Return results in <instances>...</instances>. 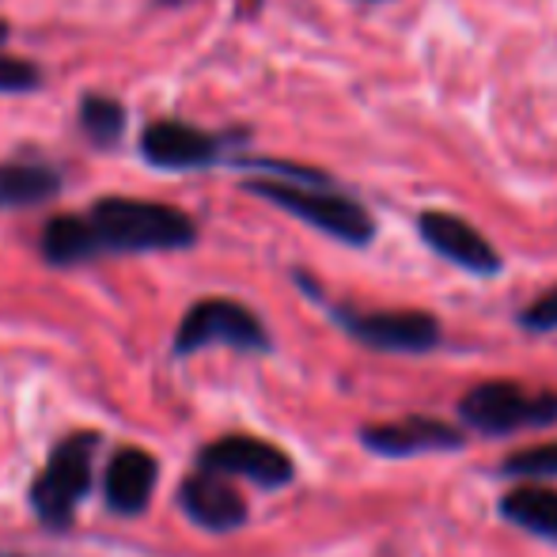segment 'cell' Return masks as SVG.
Masks as SVG:
<instances>
[{
	"mask_svg": "<svg viewBox=\"0 0 557 557\" xmlns=\"http://www.w3.org/2000/svg\"><path fill=\"white\" fill-rule=\"evenodd\" d=\"M38 250H42V262L53 265V270H73V265L103 258V243H99L88 213L50 216L42 224V235H38Z\"/></svg>",
	"mask_w": 557,
	"mask_h": 557,
	"instance_id": "obj_13",
	"label": "cell"
},
{
	"mask_svg": "<svg viewBox=\"0 0 557 557\" xmlns=\"http://www.w3.org/2000/svg\"><path fill=\"white\" fill-rule=\"evenodd\" d=\"M500 474L516 482H554L557 478V444H539L528 451H512L500 462Z\"/></svg>",
	"mask_w": 557,
	"mask_h": 557,
	"instance_id": "obj_17",
	"label": "cell"
},
{
	"mask_svg": "<svg viewBox=\"0 0 557 557\" xmlns=\"http://www.w3.org/2000/svg\"><path fill=\"white\" fill-rule=\"evenodd\" d=\"M160 4H183V0H160Z\"/></svg>",
	"mask_w": 557,
	"mask_h": 557,
	"instance_id": "obj_22",
	"label": "cell"
},
{
	"mask_svg": "<svg viewBox=\"0 0 557 557\" xmlns=\"http://www.w3.org/2000/svg\"><path fill=\"white\" fill-rule=\"evenodd\" d=\"M500 520L535 539L557 543V490L546 482H520L497 500Z\"/></svg>",
	"mask_w": 557,
	"mask_h": 557,
	"instance_id": "obj_14",
	"label": "cell"
},
{
	"mask_svg": "<svg viewBox=\"0 0 557 557\" xmlns=\"http://www.w3.org/2000/svg\"><path fill=\"white\" fill-rule=\"evenodd\" d=\"M364 4H380V0H364Z\"/></svg>",
	"mask_w": 557,
	"mask_h": 557,
	"instance_id": "obj_23",
	"label": "cell"
},
{
	"mask_svg": "<svg viewBox=\"0 0 557 557\" xmlns=\"http://www.w3.org/2000/svg\"><path fill=\"white\" fill-rule=\"evenodd\" d=\"M103 444L99 433H73L65 436L35 474L27 490V505L46 531H69L76 520V508L91 493L96 482V451Z\"/></svg>",
	"mask_w": 557,
	"mask_h": 557,
	"instance_id": "obj_2",
	"label": "cell"
},
{
	"mask_svg": "<svg viewBox=\"0 0 557 557\" xmlns=\"http://www.w3.org/2000/svg\"><path fill=\"white\" fill-rule=\"evenodd\" d=\"M61 194V171L53 163L12 160L0 163V209H38Z\"/></svg>",
	"mask_w": 557,
	"mask_h": 557,
	"instance_id": "obj_15",
	"label": "cell"
},
{
	"mask_svg": "<svg viewBox=\"0 0 557 557\" xmlns=\"http://www.w3.org/2000/svg\"><path fill=\"white\" fill-rule=\"evenodd\" d=\"M459 421L482 436L557 425V391H528L512 380H485L459 398Z\"/></svg>",
	"mask_w": 557,
	"mask_h": 557,
	"instance_id": "obj_4",
	"label": "cell"
},
{
	"mask_svg": "<svg viewBox=\"0 0 557 557\" xmlns=\"http://www.w3.org/2000/svg\"><path fill=\"white\" fill-rule=\"evenodd\" d=\"M76 125L88 137L91 148L99 152H111V148L122 145L125 125H129V111L117 96H107V91H84L81 103H76Z\"/></svg>",
	"mask_w": 557,
	"mask_h": 557,
	"instance_id": "obj_16",
	"label": "cell"
},
{
	"mask_svg": "<svg viewBox=\"0 0 557 557\" xmlns=\"http://www.w3.org/2000/svg\"><path fill=\"white\" fill-rule=\"evenodd\" d=\"M243 190L270 206L285 209L288 216L311 224L315 232L331 235L345 247H368L375 239V221L357 198L334 190V186H304L285 183V178H247Z\"/></svg>",
	"mask_w": 557,
	"mask_h": 557,
	"instance_id": "obj_3",
	"label": "cell"
},
{
	"mask_svg": "<svg viewBox=\"0 0 557 557\" xmlns=\"http://www.w3.org/2000/svg\"><path fill=\"white\" fill-rule=\"evenodd\" d=\"M516 323H520L528 334H550V331H557V288L543 293L535 304H528V308L520 311V319H516Z\"/></svg>",
	"mask_w": 557,
	"mask_h": 557,
	"instance_id": "obj_19",
	"label": "cell"
},
{
	"mask_svg": "<svg viewBox=\"0 0 557 557\" xmlns=\"http://www.w3.org/2000/svg\"><path fill=\"white\" fill-rule=\"evenodd\" d=\"M178 508H183V516L194 528L209 531V535H232V531H239L250 520L247 500L227 482V474H216V470L206 467H198L194 474L183 478Z\"/></svg>",
	"mask_w": 557,
	"mask_h": 557,
	"instance_id": "obj_10",
	"label": "cell"
},
{
	"mask_svg": "<svg viewBox=\"0 0 557 557\" xmlns=\"http://www.w3.org/2000/svg\"><path fill=\"white\" fill-rule=\"evenodd\" d=\"M156 485H160V462H156L152 451L145 447H117L107 462L103 474V505L111 508L114 516H140L156 497Z\"/></svg>",
	"mask_w": 557,
	"mask_h": 557,
	"instance_id": "obj_12",
	"label": "cell"
},
{
	"mask_svg": "<svg viewBox=\"0 0 557 557\" xmlns=\"http://www.w3.org/2000/svg\"><path fill=\"white\" fill-rule=\"evenodd\" d=\"M360 444L383 459H413V455L429 451H459V447H467V436L447 421L410 413V418L391 421V425H364Z\"/></svg>",
	"mask_w": 557,
	"mask_h": 557,
	"instance_id": "obj_11",
	"label": "cell"
},
{
	"mask_svg": "<svg viewBox=\"0 0 557 557\" xmlns=\"http://www.w3.org/2000/svg\"><path fill=\"white\" fill-rule=\"evenodd\" d=\"M198 467L227 478H247L258 490H285L296 478V462L277 444L258 436H221L198 451Z\"/></svg>",
	"mask_w": 557,
	"mask_h": 557,
	"instance_id": "obj_8",
	"label": "cell"
},
{
	"mask_svg": "<svg viewBox=\"0 0 557 557\" xmlns=\"http://www.w3.org/2000/svg\"><path fill=\"white\" fill-rule=\"evenodd\" d=\"M331 319L349 337L375 352H433L441 345V319L429 311H357L349 304H334Z\"/></svg>",
	"mask_w": 557,
	"mask_h": 557,
	"instance_id": "obj_7",
	"label": "cell"
},
{
	"mask_svg": "<svg viewBox=\"0 0 557 557\" xmlns=\"http://www.w3.org/2000/svg\"><path fill=\"white\" fill-rule=\"evenodd\" d=\"M103 255H156V250H190L198 224L190 213L145 198H99L88 209Z\"/></svg>",
	"mask_w": 557,
	"mask_h": 557,
	"instance_id": "obj_1",
	"label": "cell"
},
{
	"mask_svg": "<svg viewBox=\"0 0 557 557\" xmlns=\"http://www.w3.org/2000/svg\"><path fill=\"white\" fill-rule=\"evenodd\" d=\"M8 35H12V27H8V20H0V46L8 42Z\"/></svg>",
	"mask_w": 557,
	"mask_h": 557,
	"instance_id": "obj_20",
	"label": "cell"
},
{
	"mask_svg": "<svg viewBox=\"0 0 557 557\" xmlns=\"http://www.w3.org/2000/svg\"><path fill=\"white\" fill-rule=\"evenodd\" d=\"M418 235L429 250H436L441 258L459 265V270L474 273V277H497V273L505 270L497 247H493L474 224H467L455 213L425 209V213L418 216Z\"/></svg>",
	"mask_w": 557,
	"mask_h": 557,
	"instance_id": "obj_9",
	"label": "cell"
},
{
	"mask_svg": "<svg viewBox=\"0 0 557 557\" xmlns=\"http://www.w3.org/2000/svg\"><path fill=\"white\" fill-rule=\"evenodd\" d=\"M209 345H227L235 352H270L273 337L247 304L227 300V296H206V300L190 304V311L183 315L175 342H171V357L186 360Z\"/></svg>",
	"mask_w": 557,
	"mask_h": 557,
	"instance_id": "obj_5",
	"label": "cell"
},
{
	"mask_svg": "<svg viewBox=\"0 0 557 557\" xmlns=\"http://www.w3.org/2000/svg\"><path fill=\"white\" fill-rule=\"evenodd\" d=\"M247 140H250L247 129L209 133L190 122H178V117H160V122L145 125V133L137 140V152L156 171H201V168L227 163Z\"/></svg>",
	"mask_w": 557,
	"mask_h": 557,
	"instance_id": "obj_6",
	"label": "cell"
},
{
	"mask_svg": "<svg viewBox=\"0 0 557 557\" xmlns=\"http://www.w3.org/2000/svg\"><path fill=\"white\" fill-rule=\"evenodd\" d=\"M0 557H27V554H8V550H0Z\"/></svg>",
	"mask_w": 557,
	"mask_h": 557,
	"instance_id": "obj_21",
	"label": "cell"
},
{
	"mask_svg": "<svg viewBox=\"0 0 557 557\" xmlns=\"http://www.w3.org/2000/svg\"><path fill=\"white\" fill-rule=\"evenodd\" d=\"M46 73L27 58H4L0 53V96H35L42 91Z\"/></svg>",
	"mask_w": 557,
	"mask_h": 557,
	"instance_id": "obj_18",
	"label": "cell"
}]
</instances>
